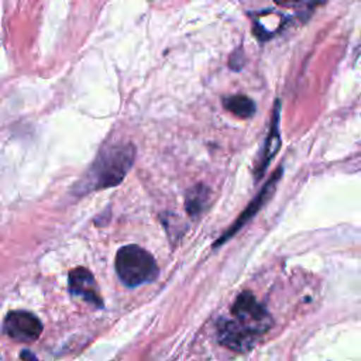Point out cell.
I'll use <instances>...</instances> for the list:
<instances>
[{"instance_id":"obj_3","label":"cell","mask_w":361,"mask_h":361,"mask_svg":"<svg viewBox=\"0 0 361 361\" xmlns=\"http://www.w3.org/2000/svg\"><path fill=\"white\" fill-rule=\"evenodd\" d=\"M231 312L235 317V322L257 336L265 333L272 326L271 314L262 305H259L251 292L240 293L233 305Z\"/></svg>"},{"instance_id":"obj_6","label":"cell","mask_w":361,"mask_h":361,"mask_svg":"<svg viewBox=\"0 0 361 361\" xmlns=\"http://www.w3.org/2000/svg\"><path fill=\"white\" fill-rule=\"evenodd\" d=\"M279 117H281V104H279V100H276L274 110H272V116H271L269 131L265 138L259 159L255 165V179L257 180L259 178H262L269 162L275 158V155L278 154V151L281 148L282 141H281V134H279Z\"/></svg>"},{"instance_id":"obj_8","label":"cell","mask_w":361,"mask_h":361,"mask_svg":"<svg viewBox=\"0 0 361 361\" xmlns=\"http://www.w3.org/2000/svg\"><path fill=\"white\" fill-rule=\"evenodd\" d=\"M69 290L72 295L82 298L97 307L103 306L94 276L86 268H75L69 274Z\"/></svg>"},{"instance_id":"obj_13","label":"cell","mask_w":361,"mask_h":361,"mask_svg":"<svg viewBox=\"0 0 361 361\" xmlns=\"http://www.w3.org/2000/svg\"><path fill=\"white\" fill-rule=\"evenodd\" d=\"M276 4H283V6H289V4H295L299 3L302 0H274Z\"/></svg>"},{"instance_id":"obj_1","label":"cell","mask_w":361,"mask_h":361,"mask_svg":"<svg viewBox=\"0 0 361 361\" xmlns=\"http://www.w3.org/2000/svg\"><path fill=\"white\" fill-rule=\"evenodd\" d=\"M135 147L131 142H116L103 147L87 171L75 185L78 195L120 185L133 168Z\"/></svg>"},{"instance_id":"obj_11","label":"cell","mask_w":361,"mask_h":361,"mask_svg":"<svg viewBox=\"0 0 361 361\" xmlns=\"http://www.w3.org/2000/svg\"><path fill=\"white\" fill-rule=\"evenodd\" d=\"M245 63V58H244V52L241 48L238 49H234V52L230 55V59H228V66L233 69V71H241L243 66Z\"/></svg>"},{"instance_id":"obj_2","label":"cell","mask_w":361,"mask_h":361,"mask_svg":"<svg viewBox=\"0 0 361 361\" xmlns=\"http://www.w3.org/2000/svg\"><path fill=\"white\" fill-rule=\"evenodd\" d=\"M116 272L121 282L130 288L151 282L158 275L154 257L135 244L121 247L116 255Z\"/></svg>"},{"instance_id":"obj_10","label":"cell","mask_w":361,"mask_h":361,"mask_svg":"<svg viewBox=\"0 0 361 361\" xmlns=\"http://www.w3.org/2000/svg\"><path fill=\"white\" fill-rule=\"evenodd\" d=\"M221 103L227 111L240 118H251L257 111L254 100L245 94L226 96L221 99Z\"/></svg>"},{"instance_id":"obj_9","label":"cell","mask_w":361,"mask_h":361,"mask_svg":"<svg viewBox=\"0 0 361 361\" xmlns=\"http://www.w3.org/2000/svg\"><path fill=\"white\" fill-rule=\"evenodd\" d=\"M210 202V189L203 185L197 183L192 186L185 196V209L190 217H197L209 204Z\"/></svg>"},{"instance_id":"obj_7","label":"cell","mask_w":361,"mask_h":361,"mask_svg":"<svg viewBox=\"0 0 361 361\" xmlns=\"http://www.w3.org/2000/svg\"><path fill=\"white\" fill-rule=\"evenodd\" d=\"M257 334L245 329L235 320H223L219 326V341L230 350L234 351H247L255 341Z\"/></svg>"},{"instance_id":"obj_12","label":"cell","mask_w":361,"mask_h":361,"mask_svg":"<svg viewBox=\"0 0 361 361\" xmlns=\"http://www.w3.org/2000/svg\"><path fill=\"white\" fill-rule=\"evenodd\" d=\"M21 358H23L24 361H37V357H35L31 351H28V350H24V351L21 353Z\"/></svg>"},{"instance_id":"obj_5","label":"cell","mask_w":361,"mask_h":361,"mask_svg":"<svg viewBox=\"0 0 361 361\" xmlns=\"http://www.w3.org/2000/svg\"><path fill=\"white\" fill-rule=\"evenodd\" d=\"M3 326L7 336L21 343L35 341L42 333L41 320L25 310H13L7 313Z\"/></svg>"},{"instance_id":"obj_4","label":"cell","mask_w":361,"mask_h":361,"mask_svg":"<svg viewBox=\"0 0 361 361\" xmlns=\"http://www.w3.org/2000/svg\"><path fill=\"white\" fill-rule=\"evenodd\" d=\"M282 173H283V168L279 166L274 171V173L271 175V178L267 180V183L261 188V190L257 193V196L248 203V206L241 212V214L237 217V220L230 226V228L227 231L223 233V235L216 241V247L226 243L227 240H230L237 231H240L261 209L262 206L272 197L275 189H276V185L279 182V179L282 178Z\"/></svg>"}]
</instances>
